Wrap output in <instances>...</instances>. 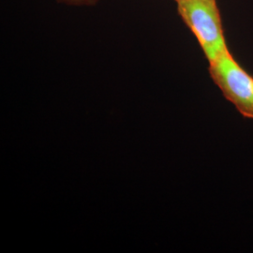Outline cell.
Wrapping results in <instances>:
<instances>
[{
  "instance_id": "6da1fadb",
  "label": "cell",
  "mask_w": 253,
  "mask_h": 253,
  "mask_svg": "<svg viewBox=\"0 0 253 253\" xmlns=\"http://www.w3.org/2000/svg\"><path fill=\"white\" fill-rule=\"evenodd\" d=\"M184 23L198 41L208 63L229 51L217 0H174Z\"/></svg>"
},
{
  "instance_id": "7a4b0ae2",
  "label": "cell",
  "mask_w": 253,
  "mask_h": 253,
  "mask_svg": "<svg viewBox=\"0 0 253 253\" xmlns=\"http://www.w3.org/2000/svg\"><path fill=\"white\" fill-rule=\"evenodd\" d=\"M209 73L224 98L244 118L253 119V76L235 60L230 51L209 63Z\"/></svg>"
},
{
  "instance_id": "3957f363",
  "label": "cell",
  "mask_w": 253,
  "mask_h": 253,
  "mask_svg": "<svg viewBox=\"0 0 253 253\" xmlns=\"http://www.w3.org/2000/svg\"><path fill=\"white\" fill-rule=\"evenodd\" d=\"M71 6H92L99 0H57Z\"/></svg>"
}]
</instances>
